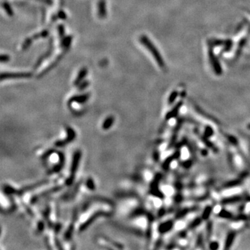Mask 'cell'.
I'll return each mask as SVG.
<instances>
[{
    "mask_svg": "<svg viewBox=\"0 0 250 250\" xmlns=\"http://www.w3.org/2000/svg\"><path fill=\"white\" fill-rule=\"evenodd\" d=\"M140 43L148 49V51L152 53V56L154 57V59L156 60L158 66H159L160 68L164 69L165 67V65L162 56H160L157 48L154 46V45L152 43V41L150 40L148 37H147L146 35H142L140 38Z\"/></svg>",
    "mask_w": 250,
    "mask_h": 250,
    "instance_id": "cell-1",
    "label": "cell"
},
{
    "mask_svg": "<svg viewBox=\"0 0 250 250\" xmlns=\"http://www.w3.org/2000/svg\"><path fill=\"white\" fill-rule=\"evenodd\" d=\"M31 77L30 72H17V73H1V79H26Z\"/></svg>",
    "mask_w": 250,
    "mask_h": 250,
    "instance_id": "cell-2",
    "label": "cell"
},
{
    "mask_svg": "<svg viewBox=\"0 0 250 250\" xmlns=\"http://www.w3.org/2000/svg\"><path fill=\"white\" fill-rule=\"evenodd\" d=\"M212 50H213V49H212V46L211 45H210L209 53H208V54H209V58H210V61H211V63L212 64V65H213V67L216 74L218 75L221 74L222 73L221 67H220L219 63H218L217 59L215 56V55H214V53Z\"/></svg>",
    "mask_w": 250,
    "mask_h": 250,
    "instance_id": "cell-3",
    "label": "cell"
},
{
    "mask_svg": "<svg viewBox=\"0 0 250 250\" xmlns=\"http://www.w3.org/2000/svg\"><path fill=\"white\" fill-rule=\"evenodd\" d=\"M98 15L100 18H104L106 16V6L105 0H100L98 3Z\"/></svg>",
    "mask_w": 250,
    "mask_h": 250,
    "instance_id": "cell-4",
    "label": "cell"
},
{
    "mask_svg": "<svg viewBox=\"0 0 250 250\" xmlns=\"http://www.w3.org/2000/svg\"><path fill=\"white\" fill-rule=\"evenodd\" d=\"M87 73H88V70H87L86 67H83V68L79 71V74L77 77V79L74 81V86H78V85L80 84V83L83 81V79L86 77Z\"/></svg>",
    "mask_w": 250,
    "mask_h": 250,
    "instance_id": "cell-5",
    "label": "cell"
},
{
    "mask_svg": "<svg viewBox=\"0 0 250 250\" xmlns=\"http://www.w3.org/2000/svg\"><path fill=\"white\" fill-rule=\"evenodd\" d=\"M88 94H86V95H81V96H76V97H72V99H71V101L72 102H85L87 99H88Z\"/></svg>",
    "mask_w": 250,
    "mask_h": 250,
    "instance_id": "cell-6",
    "label": "cell"
},
{
    "mask_svg": "<svg viewBox=\"0 0 250 250\" xmlns=\"http://www.w3.org/2000/svg\"><path fill=\"white\" fill-rule=\"evenodd\" d=\"M180 155H181L180 156L181 158L183 160L187 159V158H188V156H190V153L188 152V149L186 148V147L182 148V150H181Z\"/></svg>",
    "mask_w": 250,
    "mask_h": 250,
    "instance_id": "cell-7",
    "label": "cell"
},
{
    "mask_svg": "<svg viewBox=\"0 0 250 250\" xmlns=\"http://www.w3.org/2000/svg\"><path fill=\"white\" fill-rule=\"evenodd\" d=\"M234 239V233H231L230 235L228 236L227 241H226V247L225 248H229L230 246L231 245L232 242H233V240Z\"/></svg>",
    "mask_w": 250,
    "mask_h": 250,
    "instance_id": "cell-8",
    "label": "cell"
},
{
    "mask_svg": "<svg viewBox=\"0 0 250 250\" xmlns=\"http://www.w3.org/2000/svg\"><path fill=\"white\" fill-rule=\"evenodd\" d=\"M3 7H4V8L5 9V10H6V11H7V13L9 14V15H12V9H11V7H10V6L7 3H4V4H3Z\"/></svg>",
    "mask_w": 250,
    "mask_h": 250,
    "instance_id": "cell-9",
    "label": "cell"
},
{
    "mask_svg": "<svg viewBox=\"0 0 250 250\" xmlns=\"http://www.w3.org/2000/svg\"><path fill=\"white\" fill-rule=\"evenodd\" d=\"M176 96H177V92H173L172 93L169 98V104H171V103L174 102V100H175Z\"/></svg>",
    "mask_w": 250,
    "mask_h": 250,
    "instance_id": "cell-10",
    "label": "cell"
},
{
    "mask_svg": "<svg viewBox=\"0 0 250 250\" xmlns=\"http://www.w3.org/2000/svg\"><path fill=\"white\" fill-rule=\"evenodd\" d=\"M244 211L245 213H250V202H248L245 207H244Z\"/></svg>",
    "mask_w": 250,
    "mask_h": 250,
    "instance_id": "cell-11",
    "label": "cell"
},
{
    "mask_svg": "<svg viewBox=\"0 0 250 250\" xmlns=\"http://www.w3.org/2000/svg\"><path fill=\"white\" fill-rule=\"evenodd\" d=\"M10 59V57L8 55H1V61L2 63H4V62H8V61H9Z\"/></svg>",
    "mask_w": 250,
    "mask_h": 250,
    "instance_id": "cell-12",
    "label": "cell"
},
{
    "mask_svg": "<svg viewBox=\"0 0 250 250\" xmlns=\"http://www.w3.org/2000/svg\"><path fill=\"white\" fill-rule=\"evenodd\" d=\"M88 81H86V82H84V83H81V86H80V90H82V88H86V87L88 86Z\"/></svg>",
    "mask_w": 250,
    "mask_h": 250,
    "instance_id": "cell-13",
    "label": "cell"
}]
</instances>
